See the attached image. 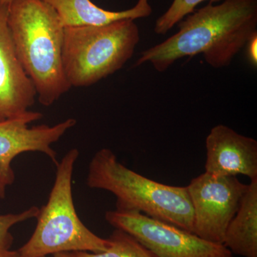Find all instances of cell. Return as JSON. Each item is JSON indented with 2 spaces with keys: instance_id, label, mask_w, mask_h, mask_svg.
Instances as JSON below:
<instances>
[{
  "instance_id": "16",
  "label": "cell",
  "mask_w": 257,
  "mask_h": 257,
  "mask_svg": "<svg viewBox=\"0 0 257 257\" xmlns=\"http://www.w3.org/2000/svg\"><path fill=\"white\" fill-rule=\"evenodd\" d=\"M256 45H257V35L252 37L248 41L247 45H246V55L249 62H251L253 66H256L257 57H256Z\"/></svg>"
},
{
  "instance_id": "8",
  "label": "cell",
  "mask_w": 257,
  "mask_h": 257,
  "mask_svg": "<svg viewBox=\"0 0 257 257\" xmlns=\"http://www.w3.org/2000/svg\"><path fill=\"white\" fill-rule=\"evenodd\" d=\"M42 117L41 112L29 111L23 116L0 121V199H5L7 189L14 184L12 163L15 157L25 152H41L57 165V152L52 145L77 124V120L69 118L54 126L30 127V123Z\"/></svg>"
},
{
  "instance_id": "3",
  "label": "cell",
  "mask_w": 257,
  "mask_h": 257,
  "mask_svg": "<svg viewBox=\"0 0 257 257\" xmlns=\"http://www.w3.org/2000/svg\"><path fill=\"white\" fill-rule=\"evenodd\" d=\"M87 185L114 194L118 210L138 211L194 231V210L187 187L167 185L140 175L120 163L109 149H101L93 156Z\"/></svg>"
},
{
  "instance_id": "12",
  "label": "cell",
  "mask_w": 257,
  "mask_h": 257,
  "mask_svg": "<svg viewBox=\"0 0 257 257\" xmlns=\"http://www.w3.org/2000/svg\"><path fill=\"white\" fill-rule=\"evenodd\" d=\"M233 254L257 257V178L251 179L225 233L224 243Z\"/></svg>"
},
{
  "instance_id": "15",
  "label": "cell",
  "mask_w": 257,
  "mask_h": 257,
  "mask_svg": "<svg viewBox=\"0 0 257 257\" xmlns=\"http://www.w3.org/2000/svg\"><path fill=\"white\" fill-rule=\"evenodd\" d=\"M205 1L216 3L222 0H174L169 9L157 19L155 26V33L157 35H166L176 24H178L187 15L194 13L197 5Z\"/></svg>"
},
{
  "instance_id": "10",
  "label": "cell",
  "mask_w": 257,
  "mask_h": 257,
  "mask_svg": "<svg viewBox=\"0 0 257 257\" xmlns=\"http://www.w3.org/2000/svg\"><path fill=\"white\" fill-rule=\"evenodd\" d=\"M205 172L216 177L257 178V142L224 124L211 128L206 139Z\"/></svg>"
},
{
  "instance_id": "6",
  "label": "cell",
  "mask_w": 257,
  "mask_h": 257,
  "mask_svg": "<svg viewBox=\"0 0 257 257\" xmlns=\"http://www.w3.org/2000/svg\"><path fill=\"white\" fill-rule=\"evenodd\" d=\"M105 220L128 233L157 257H233L224 244L197 235L138 211H107Z\"/></svg>"
},
{
  "instance_id": "4",
  "label": "cell",
  "mask_w": 257,
  "mask_h": 257,
  "mask_svg": "<svg viewBox=\"0 0 257 257\" xmlns=\"http://www.w3.org/2000/svg\"><path fill=\"white\" fill-rule=\"evenodd\" d=\"M79 155L72 149L56 165L55 183L48 201L40 209L35 231L17 250V257H42L57 253L87 251L99 253L109 246L90 231L79 219L72 195V176Z\"/></svg>"
},
{
  "instance_id": "18",
  "label": "cell",
  "mask_w": 257,
  "mask_h": 257,
  "mask_svg": "<svg viewBox=\"0 0 257 257\" xmlns=\"http://www.w3.org/2000/svg\"><path fill=\"white\" fill-rule=\"evenodd\" d=\"M13 0H0V5H5V6L10 7Z\"/></svg>"
},
{
  "instance_id": "14",
  "label": "cell",
  "mask_w": 257,
  "mask_h": 257,
  "mask_svg": "<svg viewBox=\"0 0 257 257\" xmlns=\"http://www.w3.org/2000/svg\"><path fill=\"white\" fill-rule=\"evenodd\" d=\"M39 212L40 208L32 206L17 214H0V257L18 256L17 251L11 249L14 238L10 232V229L15 225L37 218Z\"/></svg>"
},
{
  "instance_id": "5",
  "label": "cell",
  "mask_w": 257,
  "mask_h": 257,
  "mask_svg": "<svg viewBox=\"0 0 257 257\" xmlns=\"http://www.w3.org/2000/svg\"><path fill=\"white\" fill-rule=\"evenodd\" d=\"M140 40L135 20L64 29L62 62L71 87H86L119 71Z\"/></svg>"
},
{
  "instance_id": "13",
  "label": "cell",
  "mask_w": 257,
  "mask_h": 257,
  "mask_svg": "<svg viewBox=\"0 0 257 257\" xmlns=\"http://www.w3.org/2000/svg\"><path fill=\"white\" fill-rule=\"evenodd\" d=\"M109 246L102 252H69L72 257H157L138 240L121 229H115L109 236Z\"/></svg>"
},
{
  "instance_id": "17",
  "label": "cell",
  "mask_w": 257,
  "mask_h": 257,
  "mask_svg": "<svg viewBox=\"0 0 257 257\" xmlns=\"http://www.w3.org/2000/svg\"><path fill=\"white\" fill-rule=\"evenodd\" d=\"M42 257H48L47 256H42ZM51 257H72L69 254V253L63 252V253H55V254H52Z\"/></svg>"
},
{
  "instance_id": "9",
  "label": "cell",
  "mask_w": 257,
  "mask_h": 257,
  "mask_svg": "<svg viewBox=\"0 0 257 257\" xmlns=\"http://www.w3.org/2000/svg\"><path fill=\"white\" fill-rule=\"evenodd\" d=\"M8 13L9 7L0 5V121L26 114L37 96L15 52Z\"/></svg>"
},
{
  "instance_id": "2",
  "label": "cell",
  "mask_w": 257,
  "mask_h": 257,
  "mask_svg": "<svg viewBox=\"0 0 257 257\" xmlns=\"http://www.w3.org/2000/svg\"><path fill=\"white\" fill-rule=\"evenodd\" d=\"M8 26L18 60L39 101L52 105L72 87L64 72V28L58 15L42 0H13Z\"/></svg>"
},
{
  "instance_id": "1",
  "label": "cell",
  "mask_w": 257,
  "mask_h": 257,
  "mask_svg": "<svg viewBox=\"0 0 257 257\" xmlns=\"http://www.w3.org/2000/svg\"><path fill=\"white\" fill-rule=\"evenodd\" d=\"M178 27L175 35L142 52L134 67L150 63L163 72L177 60L197 55L213 68L228 67L257 35V0L209 3L185 17Z\"/></svg>"
},
{
  "instance_id": "7",
  "label": "cell",
  "mask_w": 257,
  "mask_h": 257,
  "mask_svg": "<svg viewBox=\"0 0 257 257\" xmlns=\"http://www.w3.org/2000/svg\"><path fill=\"white\" fill-rule=\"evenodd\" d=\"M186 187L194 210L193 233L206 241L223 244L248 184L236 177H216L204 172Z\"/></svg>"
},
{
  "instance_id": "11",
  "label": "cell",
  "mask_w": 257,
  "mask_h": 257,
  "mask_svg": "<svg viewBox=\"0 0 257 257\" xmlns=\"http://www.w3.org/2000/svg\"><path fill=\"white\" fill-rule=\"evenodd\" d=\"M55 10L64 28L101 26L119 20L148 18L152 13L149 0H138L132 9L113 12L101 9L90 0H42Z\"/></svg>"
}]
</instances>
